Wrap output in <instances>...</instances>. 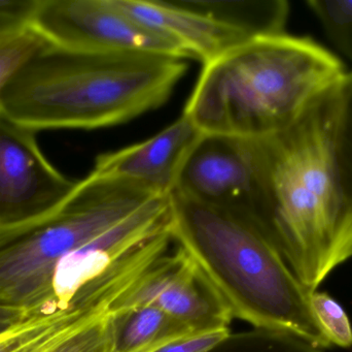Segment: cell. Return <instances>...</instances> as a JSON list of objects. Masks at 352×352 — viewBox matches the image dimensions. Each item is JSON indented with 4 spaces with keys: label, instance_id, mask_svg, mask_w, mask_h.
<instances>
[{
    "label": "cell",
    "instance_id": "1",
    "mask_svg": "<svg viewBox=\"0 0 352 352\" xmlns=\"http://www.w3.org/2000/svg\"><path fill=\"white\" fill-rule=\"evenodd\" d=\"M186 60L49 43L4 89L1 113L34 132L119 125L164 105L188 70Z\"/></svg>",
    "mask_w": 352,
    "mask_h": 352
},
{
    "label": "cell",
    "instance_id": "15",
    "mask_svg": "<svg viewBox=\"0 0 352 352\" xmlns=\"http://www.w3.org/2000/svg\"><path fill=\"white\" fill-rule=\"evenodd\" d=\"M335 161L341 191L352 214V72L339 83Z\"/></svg>",
    "mask_w": 352,
    "mask_h": 352
},
{
    "label": "cell",
    "instance_id": "23",
    "mask_svg": "<svg viewBox=\"0 0 352 352\" xmlns=\"http://www.w3.org/2000/svg\"><path fill=\"white\" fill-rule=\"evenodd\" d=\"M0 334H1V333H0Z\"/></svg>",
    "mask_w": 352,
    "mask_h": 352
},
{
    "label": "cell",
    "instance_id": "12",
    "mask_svg": "<svg viewBox=\"0 0 352 352\" xmlns=\"http://www.w3.org/2000/svg\"><path fill=\"white\" fill-rule=\"evenodd\" d=\"M104 316L82 306L72 305L66 310L45 306L0 334V352L45 351L64 337Z\"/></svg>",
    "mask_w": 352,
    "mask_h": 352
},
{
    "label": "cell",
    "instance_id": "21",
    "mask_svg": "<svg viewBox=\"0 0 352 352\" xmlns=\"http://www.w3.org/2000/svg\"><path fill=\"white\" fill-rule=\"evenodd\" d=\"M230 329L192 333L175 339L153 352H207L230 334Z\"/></svg>",
    "mask_w": 352,
    "mask_h": 352
},
{
    "label": "cell",
    "instance_id": "19",
    "mask_svg": "<svg viewBox=\"0 0 352 352\" xmlns=\"http://www.w3.org/2000/svg\"><path fill=\"white\" fill-rule=\"evenodd\" d=\"M109 314L64 337L43 352H111Z\"/></svg>",
    "mask_w": 352,
    "mask_h": 352
},
{
    "label": "cell",
    "instance_id": "6",
    "mask_svg": "<svg viewBox=\"0 0 352 352\" xmlns=\"http://www.w3.org/2000/svg\"><path fill=\"white\" fill-rule=\"evenodd\" d=\"M140 22L175 41L203 65L258 37L283 34L285 0H117Z\"/></svg>",
    "mask_w": 352,
    "mask_h": 352
},
{
    "label": "cell",
    "instance_id": "17",
    "mask_svg": "<svg viewBox=\"0 0 352 352\" xmlns=\"http://www.w3.org/2000/svg\"><path fill=\"white\" fill-rule=\"evenodd\" d=\"M335 48L352 62V0L306 2Z\"/></svg>",
    "mask_w": 352,
    "mask_h": 352
},
{
    "label": "cell",
    "instance_id": "9",
    "mask_svg": "<svg viewBox=\"0 0 352 352\" xmlns=\"http://www.w3.org/2000/svg\"><path fill=\"white\" fill-rule=\"evenodd\" d=\"M76 183L45 158L34 130L0 113V231L45 218Z\"/></svg>",
    "mask_w": 352,
    "mask_h": 352
},
{
    "label": "cell",
    "instance_id": "16",
    "mask_svg": "<svg viewBox=\"0 0 352 352\" xmlns=\"http://www.w3.org/2000/svg\"><path fill=\"white\" fill-rule=\"evenodd\" d=\"M49 43L32 26L0 34V113L4 89L31 57Z\"/></svg>",
    "mask_w": 352,
    "mask_h": 352
},
{
    "label": "cell",
    "instance_id": "11",
    "mask_svg": "<svg viewBox=\"0 0 352 352\" xmlns=\"http://www.w3.org/2000/svg\"><path fill=\"white\" fill-rule=\"evenodd\" d=\"M202 132L182 114L152 138L95 159L92 172L124 178L170 194L180 167Z\"/></svg>",
    "mask_w": 352,
    "mask_h": 352
},
{
    "label": "cell",
    "instance_id": "4",
    "mask_svg": "<svg viewBox=\"0 0 352 352\" xmlns=\"http://www.w3.org/2000/svg\"><path fill=\"white\" fill-rule=\"evenodd\" d=\"M345 74L340 59L309 37H258L203 65L184 115L202 134L265 138Z\"/></svg>",
    "mask_w": 352,
    "mask_h": 352
},
{
    "label": "cell",
    "instance_id": "22",
    "mask_svg": "<svg viewBox=\"0 0 352 352\" xmlns=\"http://www.w3.org/2000/svg\"><path fill=\"white\" fill-rule=\"evenodd\" d=\"M32 312L21 311L10 308L0 307V333L10 330L25 320Z\"/></svg>",
    "mask_w": 352,
    "mask_h": 352
},
{
    "label": "cell",
    "instance_id": "13",
    "mask_svg": "<svg viewBox=\"0 0 352 352\" xmlns=\"http://www.w3.org/2000/svg\"><path fill=\"white\" fill-rule=\"evenodd\" d=\"M111 352H153L194 332L154 306H138L109 314Z\"/></svg>",
    "mask_w": 352,
    "mask_h": 352
},
{
    "label": "cell",
    "instance_id": "10",
    "mask_svg": "<svg viewBox=\"0 0 352 352\" xmlns=\"http://www.w3.org/2000/svg\"><path fill=\"white\" fill-rule=\"evenodd\" d=\"M138 306L159 308L198 333L228 329L233 320L194 260L179 247L160 258L113 312Z\"/></svg>",
    "mask_w": 352,
    "mask_h": 352
},
{
    "label": "cell",
    "instance_id": "7",
    "mask_svg": "<svg viewBox=\"0 0 352 352\" xmlns=\"http://www.w3.org/2000/svg\"><path fill=\"white\" fill-rule=\"evenodd\" d=\"M269 136L201 134L180 167L171 194L248 211L266 227L272 196Z\"/></svg>",
    "mask_w": 352,
    "mask_h": 352
},
{
    "label": "cell",
    "instance_id": "14",
    "mask_svg": "<svg viewBox=\"0 0 352 352\" xmlns=\"http://www.w3.org/2000/svg\"><path fill=\"white\" fill-rule=\"evenodd\" d=\"M207 352H324L307 339L293 332L275 329L252 328L230 333Z\"/></svg>",
    "mask_w": 352,
    "mask_h": 352
},
{
    "label": "cell",
    "instance_id": "5",
    "mask_svg": "<svg viewBox=\"0 0 352 352\" xmlns=\"http://www.w3.org/2000/svg\"><path fill=\"white\" fill-rule=\"evenodd\" d=\"M163 196L138 182L91 172L45 218L0 231V307L59 308L53 293L58 262Z\"/></svg>",
    "mask_w": 352,
    "mask_h": 352
},
{
    "label": "cell",
    "instance_id": "2",
    "mask_svg": "<svg viewBox=\"0 0 352 352\" xmlns=\"http://www.w3.org/2000/svg\"><path fill=\"white\" fill-rule=\"evenodd\" d=\"M339 83L269 136L272 196L265 229L310 291L352 258V214L335 161Z\"/></svg>",
    "mask_w": 352,
    "mask_h": 352
},
{
    "label": "cell",
    "instance_id": "3",
    "mask_svg": "<svg viewBox=\"0 0 352 352\" xmlns=\"http://www.w3.org/2000/svg\"><path fill=\"white\" fill-rule=\"evenodd\" d=\"M173 242L198 267L233 318L289 331L332 347L310 307V291L260 221L248 211L170 194Z\"/></svg>",
    "mask_w": 352,
    "mask_h": 352
},
{
    "label": "cell",
    "instance_id": "18",
    "mask_svg": "<svg viewBox=\"0 0 352 352\" xmlns=\"http://www.w3.org/2000/svg\"><path fill=\"white\" fill-rule=\"evenodd\" d=\"M310 307L331 344L351 349L352 326L344 308L329 293L316 291L310 293Z\"/></svg>",
    "mask_w": 352,
    "mask_h": 352
},
{
    "label": "cell",
    "instance_id": "20",
    "mask_svg": "<svg viewBox=\"0 0 352 352\" xmlns=\"http://www.w3.org/2000/svg\"><path fill=\"white\" fill-rule=\"evenodd\" d=\"M39 0H0V34L31 26Z\"/></svg>",
    "mask_w": 352,
    "mask_h": 352
},
{
    "label": "cell",
    "instance_id": "8",
    "mask_svg": "<svg viewBox=\"0 0 352 352\" xmlns=\"http://www.w3.org/2000/svg\"><path fill=\"white\" fill-rule=\"evenodd\" d=\"M31 26L64 49L148 52L188 59L175 41L133 18L117 0H39Z\"/></svg>",
    "mask_w": 352,
    "mask_h": 352
}]
</instances>
